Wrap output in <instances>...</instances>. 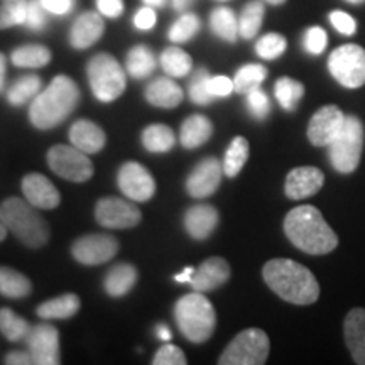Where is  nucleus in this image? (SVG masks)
Segmentation results:
<instances>
[{
    "label": "nucleus",
    "mask_w": 365,
    "mask_h": 365,
    "mask_svg": "<svg viewBox=\"0 0 365 365\" xmlns=\"http://www.w3.org/2000/svg\"><path fill=\"white\" fill-rule=\"evenodd\" d=\"M266 284L287 303L307 307L319 298L317 277L303 264L291 259H272L262 269Z\"/></svg>",
    "instance_id": "nucleus-1"
},
{
    "label": "nucleus",
    "mask_w": 365,
    "mask_h": 365,
    "mask_svg": "<svg viewBox=\"0 0 365 365\" xmlns=\"http://www.w3.org/2000/svg\"><path fill=\"white\" fill-rule=\"evenodd\" d=\"M284 232L294 247L312 255L330 254L339 245V237L312 205L291 210L284 218Z\"/></svg>",
    "instance_id": "nucleus-2"
},
{
    "label": "nucleus",
    "mask_w": 365,
    "mask_h": 365,
    "mask_svg": "<svg viewBox=\"0 0 365 365\" xmlns=\"http://www.w3.org/2000/svg\"><path fill=\"white\" fill-rule=\"evenodd\" d=\"M80 88L70 76L58 75L33 98L29 120L36 129L49 130L61 124L78 107Z\"/></svg>",
    "instance_id": "nucleus-3"
},
{
    "label": "nucleus",
    "mask_w": 365,
    "mask_h": 365,
    "mask_svg": "<svg viewBox=\"0 0 365 365\" xmlns=\"http://www.w3.org/2000/svg\"><path fill=\"white\" fill-rule=\"evenodd\" d=\"M0 222L27 247L39 249L48 244V222L41 217L38 208L33 207L27 200L16 198V196L6 200L0 205Z\"/></svg>",
    "instance_id": "nucleus-4"
},
{
    "label": "nucleus",
    "mask_w": 365,
    "mask_h": 365,
    "mask_svg": "<svg viewBox=\"0 0 365 365\" xmlns=\"http://www.w3.org/2000/svg\"><path fill=\"white\" fill-rule=\"evenodd\" d=\"M175 318L182 336L191 344H205L217 327L215 308L198 291L185 294L176 301Z\"/></svg>",
    "instance_id": "nucleus-5"
},
{
    "label": "nucleus",
    "mask_w": 365,
    "mask_h": 365,
    "mask_svg": "<svg viewBox=\"0 0 365 365\" xmlns=\"http://www.w3.org/2000/svg\"><path fill=\"white\" fill-rule=\"evenodd\" d=\"M86 75L95 98L100 102L110 103L125 91V73L112 54H95L86 65Z\"/></svg>",
    "instance_id": "nucleus-6"
},
{
    "label": "nucleus",
    "mask_w": 365,
    "mask_h": 365,
    "mask_svg": "<svg viewBox=\"0 0 365 365\" xmlns=\"http://www.w3.org/2000/svg\"><path fill=\"white\" fill-rule=\"evenodd\" d=\"M330 163L339 173L350 175L359 168L364 149V125L359 117L346 115L339 135L328 145Z\"/></svg>",
    "instance_id": "nucleus-7"
},
{
    "label": "nucleus",
    "mask_w": 365,
    "mask_h": 365,
    "mask_svg": "<svg viewBox=\"0 0 365 365\" xmlns=\"http://www.w3.org/2000/svg\"><path fill=\"white\" fill-rule=\"evenodd\" d=\"M269 336L261 328H247L228 344L218 359L220 365H262L267 362Z\"/></svg>",
    "instance_id": "nucleus-8"
},
{
    "label": "nucleus",
    "mask_w": 365,
    "mask_h": 365,
    "mask_svg": "<svg viewBox=\"0 0 365 365\" xmlns=\"http://www.w3.org/2000/svg\"><path fill=\"white\" fill-rule=\"evenodd\" d=\"M331 76L345 88L365 85V49L359 44H344L328 58Z\"/></svg>",
    "instance_id": "nucleus-9"
},
{
    "label": "nucleus",
    "mask_w": 365,
    "mask_h": 365,
    "mask_svg": "<svg viewBox=\"0 0 365 365\" xmlns=\"http://www.w3.org/2000/svg\"><path fill=\"white\" fill-rule=\"evenodd\" d=\"M48 164L59 178L73 182H85L93 176V163L88 154L76 149L73 144H59L49 149Z\"/></svg>",
    "instance_id": "nucleus-10"
},
{
    "label": "nucleus",
    "mask_w": 365,
    "mask_h": 365,
    "mask_svg": "<svg viewBox=\"0 0 365 365\" xmlns=\"http://www.w3.org/2000/svg\"><path fill=\"white\" fill-rule=\"evenodd\" d=\"M95 218L105 228L122 230V228L135 227L143 215L134 203L117 198V196H105L98 200L95 207Z\"/></svg>",
    "instance_id": "nucleus-11"
},
{
    "label": "nucleus",
    "mask_w": 365,
    "mask_h": 365,
    "mask_svg": "<svg viewBox=\"0 0 365 365\" xmlns=\"http://www.w3.org/2000/svg\"><path fill=\"white\" fill-rule=\"evenodd\" d=\"M117 185L130 202H149L156 193V181L148 168L139 163L122 164L117 175Z\"/></svg>",
    "instance_id": "nucleus-12"
},
{
    "label": "nucleus",
    "mask_w": 365,
    "mask_h": 365,
    "mask_svg": "<svg viewBox=\"0 0 365 365\" xmlns=\"http://www.w3.org/2000/svg\"><path fill=\"white\" fill-rule=\"evenodd\" d=\"M118 252V242L112 235L91 234L73 242L71 255L83 266H100L112 261Z\"/></svg>",
    "instance_id": "nucleus-13"
},
{
    "label": "nucleus",
    "mask_w": 365,
    "mask_h": 365,
    "mask_svg": "<svg viewBox=\"0 0 365 365\" xmlns=\"http://www.w3.org/2000/svg\"><path fill=\"white\" fill-rule=\"evenodd\" d=\"M26 345L36 365H58L61 362L58 328L49 323L31 328L26 336Z\"/></svg>",
    "instance_id": "nucleus-14"
},
{
    "label": "nucleus",
    "mask_w": 365,
    "mask_h": 365,
    "mask_svg": "<svg viewBox=\"0 0 365 365\" xmlns=\"http://www.w3.org/2000/svg\"><path fill=\"white\" fill-rule=\"evenodd\" d=\"M345 113L336 105H325L314 112L308 124V139L317 148L330 145L331 140L339 135L345 122Z\"/></svg>",
    "instance_id": "nucleus-15"
},
{
    "label": "nucleus",
    "mask_w": 365,
    "mask_h": 365,
    "mask_svg": "<svg viewBox=\"0 0 365 365\" xmlns=\"http://www.w3.org/2000/svg\"><path fill=\"white\" fill-rule=\"evenodd\" d=\"M222 175L223 166L217 158L203 159L186 178V191L193 198H208L220 186Z\"/></svg>",
    "instance_id": "nucleus-16"
},
{
    "label": "nucleus",
    "mask_w": 365,
    "mask_h": 365,
    "mask_svg": "<svg viewBox=\"0 0 365 365\" xmlns=\"http://www.w3.org/2000/svg\"><path fill=\"white\" fill-rule=\"evenodd\" d=\"M325 175L314 166L294 168L286 176L284 193L289 200H303L317 195L323 188Z\"/></svg>",
    "instance_id": "nucleus-17"
},
{
    "label": "nucleus",
    "mask_w": 365,
    "mask_h": 365,
    "mask_svg": "<svg viewBox=\"0 0 365 365\" xmlns=\"http://www.w3.org/2000/svg\"><path fill=\"white\" fill-rule=\"evenodd\" d=\"M21 186L24 198L36 208L53 210L61 202V196H59L56 186L39 173H31V175L24 176Z\"/></svg>",
    "instance_id": "nucleus-18"
},
{
    "label": "nucleus",
    "mask_w": 365,
    "mask_h": 365,
    "mask_svg": "<svg viewBox=\"0 0 365 365\" xmlns=\"http://www.w3.org/2000/svg\"><path fill=\"white\" fill-rule=\"evenodd\" d=\"M228 279H230V266L225 259L210 257L198 269H195L190 286L198 293H208L222 287Z\"/></svg>",
    "instance_id": "nucleus-19"
},
{
    "label": "nucleus",
    "mask_w": 365,
    "mask_h": 365,
    "mask_svg": "<svg viewBox=\"0 0 365 365\" xmlns=\"http://www.w3.org/2000/svg\"><path fill=\"white\" fill-rule=\"evenodd\" d=\"M105 33V22L100 12H83L76 17L70 31V44L75 49H88Z\"/></svg>",
    "instance_id": "nucleus-20"
},
{
    "label": "nucleus",
    "mask_w": 365,
    "mask_h": 365,
    "mask_svg": "<svg viewBox=\"0 0 365 365\" xmlns=\"http://www.w3.org/2000/svg\"><path fill=\"white\" fill-rule=\"evenodd\" d=\"M345 344L354 362L365 365V309L354 308L346 313L344 323Z\"/></svg>",
    "instance_id": "nucleus-21"
},
{
    "label": "nucleus",
    "mask_w": 365,
    "mask_h": 365,
    "mask_svg": "<svg viewBox=\"0 0 365 365\" xmlns=\"http://www.w3.org/2000/svg\"><path fill=\"white\" fill-rule=\"evenodd\" d=\"M186 232L195 240H205L215 232L218 225V212L212 205H195L182 218Z\"/></svg>",
    "instance_id": "nucleus-22"
},
{
    "label": "nucleus",
    "mask_w": 365,
    "mask_h": 365,
    "mask_svg": "<svg viewBox=\"0 0 365 365\" xmlns=\"http://www.w3.org/2000/svg\"><path fill=\"white\" fill-rule=\"evenodd\" d=\"M70 143L86 154H97L105 148L107 135L102 127L90 120H78L70 129Z\"/></svg>",
    "instance_id": "nucleus-23"
},
{
    "label": "nucleus",
    "mask_w": 365,
    "mask_h": 365,
    "mask_svg": "<svg viewBox=\"0 0 365 365\" xmlns=\"http://www.w3.org/2000/svg\"><path fill=\"white\" fill-rule=\"evenodd\" d=\"M145 100L159 108H175L182 102V90L171 78H156L145 88Z\"/></svg>",
    "instance_id": "nucleus-24"
},
{
    "label": "nucleus",
    "mask_w": 365,
    "mask_h": 365,
    "mask_svg": "<svg viewBox=\"0 0 365 365\" xmlns=\"http://www.w3.org/2000/svg\"><path fill=\"white\" fill-rule=\"evenodd\" d=\"M213 134V124L208 117L200 115H190L185 122L181 124L180 130V140L182 148L186 149H196L200 145H203Z\"/></svg>",
    "instance_id": "nucleus-25"
},
{
    "label": "nucleus",
    "mask_w": 365,
    "mask_h": 365,
    "mask_svg": "<svg viewBox=\"0 0 365 365\" xmlns=\"http://www.w3.org/2000/svg\"><path fill=\"white\" fill-rule=\"evenodd\" d=\"M137 282V269L132 264L122 262L113 266L110 271L107 272L103 281L105 293L112 298H122L127 293H130L132 287Z\"/></svg>",
    "instance_id": "nucleus-26"
},
{
    "label": "nucleus",
    "mask_w": 365,
    "mask_h": 365,
    "mask_svg": "<svg viewBox=\"0 0 365 365\" xmlns=\"http://www.w3.org/2000/svg\"><path fill=\"white\" fill-rule=\"evenodd\" d=\"M80 312V298L76 294L68 293L58 298L41 303L36 313L43 319H68Z\"/></svg>",
    "instance_id": "nucleus-27"
},
{
    "label": "nucleus",
    "mask_w": 365,
    "mask_h": 365,
    "mask_svg": "<svg viewBox=\"0 0 365 365\" xmlns=\"http://www.w3.org/2000/svg\"><path fill=\"white\" fill-rule=\"evenodd\" d=\"M156 66H158L156 56H154V53L150 51L148 46L137 44L130 49L129 53H127L125 68L132 78H137V80L148 78V76L153 75L154 70H156Z\"/></svg>",
    "instance_id": "nucleus-28"
},
{
    "label": "nucleus",
    "mask_w": 365,
    "mask_h": 365,
    "mask_svg": "<svg viewBox=\"0 0 365 365\" xmlns=\"http://www.w3.org/2000/svg\"><path fill=\"white\" fill-rule=\"evenodd\" d=\"M33 284L29 277L12 267L0 266V294L11 299H22L31 294Z\"/></svg>",
    "instance_id": "nucleus-29"
},
{
    "label": "nucleus",
    "mask_w": 365,
    "mask_h": 365,
    "mask_svg": "<svg viewBox=\"0 0 365 365\" xmlns=\"http://www.w3.org/2000/svg\"><path fill=\"white\" fill-rule=\"evenodd\" d=\"M210 27L213 34L227 41V43H235L239 39V19L235 12L228 7H217L210 14Z\"/></svg>",
    "instance_id": "nucleus-30"
},
{
    "label": "nucleus",
    "mask_w": 365,
    "mask_h": 365,
    "mask_svg": "<svg viewBox=\"0 0 365 365\" xmlns=\"http://www.w3.org/2000/svg\"><path fill=\"white\" fill-rule=\"evenodd\" d=\"M53 54L43 44H26L16 48L11 54V61L17 68H43L51 61Z\"/></svg>",
    "instance_id": "nucleus-31"
},
{
    "label": "nucleus",
    "mask_w": 365,
    "mask_h": 365,
    "mask_svg": "<svg viewBox=\"0 0 365 365\" xmlns=\"http://www.w3.org/2000/svg\"><path fill=\"white\" fill-rule=\"evenodd\" d=\"M159 63H161L164 73L171 78H182V76L190 75L191 68H193V59L185 49L178 48V46L164 49L161 58H159Z\"/></svg>",
    "instance_id": "nucleus-32"
},
{
    "label": "nucleus",
    "mask_w": 365,
    "mask_h": 365,
    "mask_svg": "<svg viewBox=\"0 0 365 365\" xmlns=\"http://www.w3.org/2000/svg\"><path fill=\"white\" fill-rule=\"evenodd\" d=\"M143 145L153 154L170 153L175 148V132L163 124L145 127L143 130Z\"/></svg>",
    "instance_id": "nucleus-33"
},
{
    "label": "nucleus",
    "mask_w": 365,
    "mask_h": 365,
    "mask_svg": "<svg viewBox=\"0 0 365 365\" xmlns=\"http://www.w3.org/2000/svg\"><path fill=\"white\" fill-rule=\"evenodd\" d=\"M41 91V78L38 75H24L17 78L7 90V102L14 107H21L36 98Z\"/></svg>",
    "instance_id": "nucleus-34"
},
{
    "label": "nucleus",
    "mask_w": 365,
    "mask_h": 365,
    "mask_svg": "<svg viewBox=\"0 0 365 365\" xmlns=\"http://www.w3.org/2000/svg\"><path fill=\"white\" fill-rule=\"evenodd\" d=\"M274 95H276L277 102H279L284 110L294 112L298 108L299 100L304 95V85L301 81L289 78V76H282V78L276 81Z\"/></svg>",
    "instance_id": "nucleus-35"
},
{
    "label": "nucleus",
    "mask_w": 365,
    "mask_h": 365,
    "mask_svg": "<svg viewBox=\"0 0 365 365\" xmlns=\"http://www.w3.org/2000/svg\"><path fill=\"white\" fill-rule=\"evenodd\" d=\"M249 159V143L245 137H235L228 145L225 158H223V173L228 178H235L242 171Z\"/></svg>",
    "instance_id": "nucleus-36"
},
{
    "label": "nucleus",
    "mask_w": 365,
    "mask_h": 365,
    "mask_svg": "<svg viewBox=\"0 0 365 365\" xmlns=\"http://www.w3.org/2000/svg\"><path fill=\"white\" fill-rule=\"evenodd\" d=\"M264 14H266V7L259 0L249 2L247 6L242 9V14L239 17V34L244 39H252L255 34L261 29Z\"/></svg>",
    "instance_id": "nucleus-37"
},
{
    "label": "nucleus",
    "mask_w": 365,
    "mask_h": 365,
    "mask_svg": "<svg viewBox=\"0 0 365 365\" xmlns=\"http://www.w3.org/2000/svg\"><path fill=\"white\" fill-rule=\"evenodd\" d=\"M267 70L262 65H245L235 73L234 90L239 95H247L255 88H261L262 81L266 80Z\"/></svg>",
    "instance_id": "nucleus-38"
},
{
    "label": "nucleus",
    "mask_w": 365,
    "mask_h": 365,
    "mask_svg": "<svg viewBox=\"0 0 365 365\" xmlns=\"http://www.w3.org/2000/svg\"><path fill=\"white\" fill-rule=\"evenodd\" d=\"M31 327L24 318L19 317L9 308L0 309V331L9 341L26 340Z\"/></svg>",
    "instance_id": "nucleus-39"
},
{
    "label": "nucleus",
    "mask_w": 365,
    "mask_h": 365,
    "mask_svg": "<svg viewBox=\"0 0 365 365\" xmlns=\"http://www.w3.org/2000/svg\"><path fill=\"white\" fill-rule=\"evenodd\" d=\"M200 27H202V22H200V17L195 16V14L186 12L178 19L175 24L170 27V33H168V38H170L171 43L175 44H182L188 43L190 39H193L196 34H198Z\"/></svg>",
    "instance_id": "nucleus-40"
},
{
    "label": "nucleus",
    "mask_w": 365,
    "mask_h": 365,
    "mask_svg": "<svg viewBox=\"0 0 365 365\" xmlns=\"http://www.w3.org/2000/svg\"><path fill=\"white\" fill-rule=\"evenodd\" d=\"M29 0H4L0 4V31L24 26Z\"/></svg>",
    "instance_id": "nucleus-41"
},
{
    "label": "nucleus",
    "mask_w": 365,
    "mask_h": 365,
    "mask_svg": "<svg viewBox=\"0 0 365 365\" xmlns=\"http://www.w3.org/2000/svg\"><path fill=\"white\" fill-rule=\"evenodd\" d=\"M286 48H287L286 38L277 33H269L266 36H262V38L255 43V53H257V56L262 59H269V61L282 56L286 51Z\"/></svg>",
    "instance_id": "nucleus-42"
},
{
    "label": "nucleus",
    "mask_w": 365,
    "mask_h": 365,
    "mask_svg": "<svg viewBox=\"0 0 365 365\" xmlns=\"http://www.w3.org/2000/svg\"><path fill=\"white\" fill-rule=\"evenodd\" d=\"M210 78H212V76H210V73L207 70L196 71L188 90L191 102L196 105H208L215 100L212 91H210Z\"/></svg>",
    "instance_id": "nucleus-43"
},
{
    "label": "nucleus",
    "mask_w": 365,
    "mask_h": 365,
    "mask_svg": "<svg viewBox=\"0 0 365 365\" xmlns=\"http://www.w3.org/2000/svg\"><path fill=\"white\" fill-rule=\"evenodd\" d=\"M24 26L29 31H36V33H41L48 26V11L41 6L39 0H29Z\"/></svg>",
    "instance_id": "nucleus-44"
},
{
    "label": "nucleus",
    "mask_w": 365,
    "mask_h": 365,
    "mask_svg": "<svg viewBox=\"0 0 365 365\" xmlns=\"http://www.w3.org/2000/svg\"><path fill=\"white\" fill-rule=\"evenodd\" d=\"M303 44H304V49H307L309 54H313V56H319V54L325 51L328 44V36L325 33V29H322V27L318 26L309 27L307 33H304Z\"/></svg>",
    "instance_id": "nucleus-45"
},
{
    "label": "nucleus",
    "mask_w": 365,
    "mask_h": 365,
    "mask_svg": "<svg viewBox=\"0 0 365 365\" xmlns=\"http://www.w3.org/2000/svg\"><path fill=\"white\" fill-rule=\"evenodd\" d=\"M245 97H247V108L252 113V117L264 120L269 115V112H271V102H269L267 95L261 88H255L245 95Z\"/></svg>",
    "instance_id": "nucleus-46"
},
{
    "label": "nucleus",
    "mask_w": 365,
    "mask_h": 365,
    "mask_svg": "<svg viewBox=\"0 0 365 365\" xmlns=\"http://www.w3.org/2000/svg\"><path fill=\"white\" fill-rule=\"evenodd\" d=\"M186 355L176 345H163L154 355V365H186Z\"/></svg>",
    "instance_id": "nucleus-47"
},
{
    "label": "nucleus",
    "mask_w": 365,
    "mask_h": 365,
    "mask_svg": "<svg viewBox=\"0 0 365 365\" xmlns=\"http://www.w3.org/2000/svg\"><path fill=\"white\" fill-rule=\"evenodd\" d=\"M330 22L331 26L344 36H354L357 33V22H355L354 17L349 16L346 12L333 11L330 14Z\"/></svg>",
    "instance_id": "nucleus-48"
},
{
    "label": "nucleus",
    "mask_w": 365,
    "mask_h": 365,
    "mask_svg": "<svg viewBox=\"0 0 365 365\" xmlns=\"http://www.w3.org/2000/svg\"><path fill=\"white\" fill-rule=\"evenodd\" d=\"M210 91H212V95L215 98H223V97H228V95L232 93L234 90V81L230 78H227V76H212L210 78Z\"/></svg>",
    "instance_id": "nucleus-49"
},
{
    "label": "nucleus",
    "mask_w": 365,
    "mask_h": 365,
    "mask_svg": "<svg viewBox=\"0 0 365 365\" xmlns=\"http://www.w3.org/2000/svg\"><path fill=\"white\" fill-rule=\"evenodd\" d=\"M134 26L140 31H149L156 26V12L153 7L145 6L135 12Z\"/></svg>",
    "instance_id": "nucleus-50"
},
{
    "label": "nucleus",
    "mask_w": 365,
    "mask_h": 365,
    "mask_svg": "<svg viewBox=\"0 0 365 365\" xmlns=\"http://www.w3.org/2000/svg\"><path fill=\"white\" fill-rule=\"evenodd\" d=\"M97 9L103 17L117 19L124 12V0H97Z\"/></svg>",
    "instance_id": "nucleus-51"
},
{
    "label": "nucleus",
    "mask_w": 365,
    "mask_h": 365,
    "mask_svg": "<svg viewBox=\"0 0 365 365\" xmlns=\"http://www.w3.org/2000/svg\"><path fill=\"white\" fill-rule=\"evenodd\" d=\"M39 2L46 11L54 14V16H66L75 6V0H39Z\"/></svg>",
    "instance_id": "nucleus-52"
},
{
    "label": "nucleus",
    "mask_w": 365,
    "mask_h": 365,
    "mask_svg": "<svg viewBox=\"0 0 365 365\" xmlns=\"http://www.w3.org/2000/svg\"><path fill=\"white\" fill-rule=\"evenodd\" d=\"M7 365H29V364H34L33 357H31V354L27 352H21V350H14V352L7 354L6 355V360H4Z\"/></svg>",
    "instance_id": "nucleus-53"
},
{
    "label": "nucleus",
    "mask_w": 365,
    "mask_h": 365,
    "mask_svg": "<svg viewBox=\"0 0 365 365\" xmlns=\"http://www.w3.org/2000/svg\"><path fill=\"white\" fill-rule=\"evenodd\" d=\"M6 76H7V58L6 54L0 53V93L6 90Z\"/></svg>",
    "instance_id": "nucleus-54"
},
{
    "label": "nucleus",
    "mask_w": 365,
    "mask_h": 365,
    "mask_svg": "<svg viewBox=\"0 0 365 365\" xmlns=\"http://www.w3.org/2000/svg\"><path fill=\"white\" fill-rule=\"evenodd\" d=\"M193 274H195V269L193 267H185L180 274H176L175 276V281L176 282H191V279H193Z\"/></svg>",
    "instance_id": "nucleus-55"
},
{
    "label": "nucleus",
    "mask_w": 365,
    "mask_h": 365,
    "mask_svg": "<svg viewBox=\"0 0 365 365\" xmlns=\"http://www.w3.org/2000/svg\"><path fill=\"white\" fill-rule=\"evenodd\" d=\"M156 336H158L159 340H163V341H171L173 333H171V330L166 325H158L156 327Z\"/></svg>",
    "instance_id": "nucleus-56"
},
{
    "label": "nucleus",
    "mask_w": 365,
    "mask_h": 365,
    "mask_svg": "<svg viewBox=\"0 0 365 365\" xmlns=\"http://www.w3.org/2000/svg\"><path fill=\"white\" fill-rule=\"evenodd\" d=\"M193 2H195V0H171L173 7H175L176 11H180V12L186 11V9H190L191 6H193Z\"/></svg>",
    "instance_id": "nucleus-57"
},
{
    "label": "nucleus",
    "mask_w": 365,
    "mask_h": 365,
    "mask_svg": "<svg viewBox=\"0 0 365 365\" xmlns=\"http://www.w3.org/2000/svg\"><path fill=\"white\" fill-rule=\"evenodd\" d=\"M143 2L145 4V6H149V7H153V9H161V7H164L166 6V2L168 0H143Z\"/></svg>",
    "instance_id": "nucleus-58"
},
{
    "label": "nucleus",
    "mask_w": 365,
    "mask_h": 365,
    "mask_svg": "<svg viewBox=\"0 0 365 365\" xmlns=\"http://www.w3.org/2000/svg\"><path fill=\"white\" fill-rule=\"evenodd\" d=\"M6 237H7V227L0 222V242L6 239Z\"/></svg>",
    "instance_id": "nucleus-59"
},
{
    "label": "nucleus",
    "mask_w": 365,
    "mask_h": 365,
    "mask_svg": "<svg viewBox=\"0 0 365 365\" xmlns=\"http://www.w3.org/2000/svg\"><path fill=\"white\" fill-rule=\"evenodd\" d=\"M264 2L271 4V6H282V4H284L286 0H264Z\"/></svg>",
    "instance_id": "nucleus-60"
},
{
    "label": "nucleus",
    "mask_w": 365,
    "mask_h": 365,
    "mask_svg": "<svg viewBox=\"0 0 365 365\" xmlns=\"http://www.w3.org/2000/svg\"><path fill=\"white\" fill-rule=\"evenodd\" d=\"M349 4H354V6H362V4H365V0H346Z\"/></svg>",
    "instance_id": "nucleus-61"
},
{
    "label": "nucleus",
    "mask_w": 365,
    "mask_h": 365,
    "mask_svg": "<svg viewBox=\"0 0 365 365\" xmlns=\"http://www.w3.org/2000/svg\"><path fill=\"white\" fill-rule=\"evenodd\" d=\"M220 2H225V0H220Z\"/></svg>",
    "instance_id": "nucleus-62"
}]
</instances>
